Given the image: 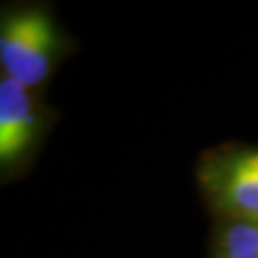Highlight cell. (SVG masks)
I'll list each match as a JSON object with an SVG mask.
<instances>
[{"mask_svg":"<svg viewBox=\"0 0 258 258\" xmlns=\"http://www.w3.org/2000/svg\"><path fill=\"white\" fill-rule=\"evenodd\" d=\"M55 31L46 14L27 10L10 16L0 33V63L8 79L37 86L50 73Z\"/></svg>","mask_w":258,"mask_h":258,"instance_id":"cell-1","label":"cell"},{"mask_svg":"<svg viewBox=\"0 0 258 258\" xmlns=\"http://www.w3.org/2000/svg\"><path fill=\"white\" fill-rule=\"evenodd\" d=\"M212 187L230 212L258 222V151L226 159L212 176Z\"/></svg>","mask_w":258,"mask_h":258,"instance_id":"cell-2","label":"cell"},{"mask_svg":"<svg viewBox=\"0 0 258 258\" xmlns=\"http://www.w3.org/2000/svg\"><path fill=\"white\" fill-rule=\"evenodd\" d=\"M35 134V109L29 88L4 77L0 81V159L10 163L29 148Z\"/></svg>","mask_w":258,"mask_h":258,"instance_id":"cell-3","label":"cell"},{"mask_svg":"<svg viewBox=\"0 0 258 258\" xmlns=\"http://www.w3.org/2000/svg\"><path fill=\"white\" fill-rule=\"evenodd\" d=\"M222 258H258V222L239 220L224 235Z\"/></svg>","mask_w":258,"mask_h":258,"instance_id":"cell-4","label":"cell"}]
</instances>
